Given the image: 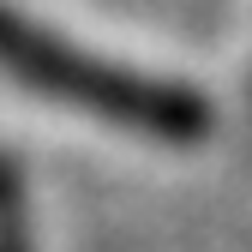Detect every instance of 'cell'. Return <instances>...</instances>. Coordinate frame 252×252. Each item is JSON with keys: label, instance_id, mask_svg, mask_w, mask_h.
I'll return each mask as SVG.
<instances>
[{"label": "cell", "instance_id": "obj_1", "mask_svg": "<svg viewBox=\"0 0 252 252\" xmlns=\"http://www.w3.org/2000/svg\"><path fill=\"white\" fill-rule=\"evenodd\" d=\"M0 72L30 84L48 102H66L78 114H96L108 126L144 132L156 144H198L210 132V102L174 78H144L132 66H114L102 54H84L60 30L30 24L24 12L0 6Z\"/></svg>", "mask_w": 252, "mask_h": 252}, {"label": "cell", "instance_id": "obj_2", "mask_svg": "<svg viewBox=\"0 0 252 252\" xmlns=\"http://www.w3.org/2000/svg\"><path fill=\"white\" fill-rule=\"evenodd\" d=\"M0 252H30V204H24V168L0 150Z\"/></svg>", "mask_w": 252, "mask_h": 252}]
</instances>
